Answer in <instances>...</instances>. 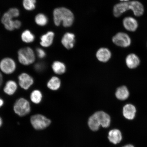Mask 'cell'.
Listing matches in <instances>:
<instances>
[{"label": "cell", "instance_id": "6da1fadb", "mask_svg": "<svg viewBox=\"0 0 147 147\" xmlns=\"http://www.w3.org/2000/svg\"><path fill=\"white\" fill-rule=\"evenodd\" d=\"M131 10L136 16H142L144 12V8L140 2L138 1L122 2L114 7L113 13L116 17H119L123 13L129 10Z\"/></svg>", "mask_w": 147, "mask_h": 147}, {"label": "cell", "instance_id": "7a4b0ae2", "mask_svg": "<svg viewBox=\"0 0 147 147\" xmlns=\"http://www.w3.org/2000/svg\"><path fill=\"white\" fill-rule=\"evenodd\" d=\"M53 18L55 24L59 26L62 23L64 27H69L74 21V16L69 9L60 7L55 9L53 11Z\"/></svg>", "mask_w": 147, "mask_h": 147}, {"label": "cell", "instance_id": "3957f363", "mask_svg": "<svg viewBox=\"0 0 147 147\" xmlns=\"http://www.w3.org/2000/svg\"><path fill=\"white\" fill-rule=\"evenodd\" d=\"M18 57L20 63L25 65L33 63L36 59L34 51L29 47L20 49L18 52Z\"/></svg>", "mask_w": 147, "mask_h": 147}, {"label": "cell", "instance_id": "277c9868", "mask_svg": "<svg viewBox=\"0 0 147 147\" xmlns=\"http://www.w3.org/2000/svg\"><path fill=\"white\" fill-rule=\"evenodd\" d=\"M14 112L20 116L23 117L30 113V107L28 101L24 98L18 99L14 106Z\"/></svg>", "mask_w": 147, "mask_h": 147}, {"label": "cell", "instance_id": "5b68a950", "mask_svg": "<svg viewBox=\"0 0 147 147\" xmlns=\"http://www.w3.org/2000/svg\"><path fill=\"white\" fill-rule=\"evenodd\" d=\"M31 124L35 129L41 130L49 126L51 123L50 119L41 115L32 116L30 119Z\"/></svg>", "mask_w": 147, "mask_h": 147}, {"label": "cell", "instance_id": "8992f818", "mask_svg": "<svg viewBox=\"0 0 147 147\" xmlns=\"http://www.w3.org/2000/svg\"><path fill=\"white\" fill-rule=\"evenodd\" d=\"M112 40L115 45L123 47H127L131 43V40L129 36L123 32L117 33L113 37Z\"/></svg>", "mask_w": 147, "mask_h": 147}, {"label": "cell", "instance_id": "52a82bcc", "mask_svg": "<svg viewBox=\"0 0 147 147\" xmlns=\"http://www.w3.org/2000/svg\"><path fill=\"white\" fill-rule=\"evenodd\" d=\"M0 69L5 74H11L16 69L15 62L10 58L3 59L0 62Z\"/></svg>", "mask_w": 147, "mask_h": 147}, {"label": "cell", "instance_id": "ba28073f", "mask_svg": "<svg viewBox=\"0 0 147 147\" xmlns=\"http://www.w3.org/2000/svg\"><path fill=\"white\" fill-rule=\"evenodd\" d=\"M19 84L20 87L25 90H27L34 83V80L28 74L23 73L18 77Z\"/></svg>", "mask_w": 147, "mask_h": 147}, {"label": "cell", "instance_id": "9c48e42d", "mask_svg": "<svg viewBox=\"0 0 147 147\" xmlns=\"http://www.w3.org/2000/svg\"><path fill=\"white\" fill-rule=\"evenodd\" d=\"M62 45L68 49L73 48L75 43V36L72 33L67 32L64 35L61 40Z\"/></svg>", "mask_w": 147, "mask_h": 147}, {"label": "cell", "instance_id": "30bf717a", "mask_svg": "<svg viewBox=\"0 0 147 147\" xmlns=\"http://www.w3.org/2000/svg\"><path fill=\"white\" fill-rule=\"evenodd\" d=\"M123 23L125 28L129 32H135L138 26L137 20L131 17L125 18L123 20Z\"/></svg>", "mask_w": 147, "mask_h": 147}, {"label": "cell", "instance_id": "8fae6325", "mask_svg": "<svg viewBox=\"0 0 147 147\" xmlns=\"http://www.w3.org/2000/svg\"><path fill=\"white\" fill-rule=\"evenodd\" d=\"M111 57V53L109 49L102 47L99 49L96 53V57L99 61L106 62L109 61Z\"/></svg>", "mask_w": 147, "mask_h": 147}, {"label": "cell", "instance_id": "7c38bea8", "mask_svg": "<svg viewBox=\"0 0 147 147\" xmlns=\"http://www.w3.org/2000/svg\"><path fill=\"white\" fill-rule=\"evenodd\" d=\"M54 33L52 32H49L42 35L40 38V45L43 47H50L52 45L54 38Z\"/></svg>", "mask_w": 147, "mask_h": 147}, {"label": "cell", "instance_id": "4fadbf2b", "mask_svg": "<svg viewBox=\"0 0 147 147\" xmlns=\"http://www.w3.org/2000/svg\"><path fill=\"white\" fill-rule=\"evenodd\" d=\"M95 114L98 117L100 125L104 128H107L109 126L110 118L109 115L102 111H97Z\"/></svg>", "mask_w": 147, "mask_h": 147}, {"label": "cell", "instance_id": "5bb4252c", "mask_svg": "<svg viewBox=\"0 0 147 147\" xmlns=\"http://www.w3.org/2000/svg\"><path fill=\"white\" fill-rule=\"evenodd\" d=\"M136 112V110L135 107L131 104H126L123 109V114L124 117L128 119H134Z\"/></svg>", "mask_w": 147, "mask_h": 147}, {"label": "cell", "instance_id": "9a60e30c", "mask_svg": "<svg viewBox=\"0 0 147 147\" xmlns=\"http://www.w3.org/2000/svg\"><path fill=\"white\" fill-rule=\"evenodd\" d=\"M139 59L137 55L132 54L128 55L126 59L127 65L130 69H134L139 65Z\"/></svg>", "mask_w": 147, "mask_h": 147}, {"label": "cell", "instance_id": "2e32d148", "mask_svg": "<svg viewBox=\"0 0 147 147\" xmlns=\"http://www.w3.org/2000/svg\"><path fill=\"white\" fill-rule=\"evenodd\" d=\"M8 13H5L1 18V22L4 26L5 28L9 31H12L15 29L14 27V20Z\"/></svg>", "mask_w": 147, "mask_h": 147}, {"label": "cell", "instance_id": "e0dca14e", "mask_svg": "<svg viewBox=\"0 0 147 147\" xmlns=\"http://www.w3.org/2000/svg\"><path fill=\"white\" fill-rule=\"evenodd\" d=\"M108 138L110 142L117 144L120 142L122 140V134L118 129L112 130L109 131Z\"/></svg>", "mask_w": 147, "mask_h": 147}, {"label": "cell", "instance_id": "ac0fdd59", "mask_svg": "<svg viewBox=\"0 0 147 147\" xmlns=\"http://www.w3.org/2000/svg\"><path fill=\"white\" fill-rule=\"evenodd\" d=\"M115 95L116 97L119 100H124L128 98L129 93L127 88L126 86H122L117 88Z\"/></svg>", "mask_w": 147, "mask_h": 147}, {"label": "cell", "instance_id": "d6986e66", "mask_svg": "<svg viewBox=\"0 0 147 147\" xmlns=\"http://www.w3.org/2000/svg\"><path fill=\"white\" fill-rule=\"evenodd\" d=\"M16 83L13 80H9L5 84L3 90L5 93L9 95H13L17 89Z\"/></svg>", "mask_w": 147, "mask_h": 147}, {"label": "cell", "instance_id": "ffe728a7", "mask_svg": "<svg viewBox=\"0 0 147 147\" xmlns=\"http://www.w3.org/2000/svg\"><path fill=\"white\" fill-rule=\"evenodd\" d=\"M53 71L56 74L61 75L65 72L66 66L63 63L60 61H56L53 62L52 65Z\"/></svg>", "mask_w": 147, "mask_h": 147}, {"label": "cell", "instance_id": "44dd1931", "mask_svg": "<svg viewBox=\"0 0 147 147\" xmlns=\"http://www.w3.org/2000/svg\"><path fill=\"white\" fill-rule=\"evenodd\" d=\"M88 125L93 131H97L100 125L98 117L95 113L90 117L88 121Z\"/></svg>", "mask_w": 147, "mask_h": 147}, {"label": "cell", "instance_id": "7402d4cb", "mask_svg": "<svg viewBox=\"0 0 147 147\" xmlns=\"http://www.w3.org/2000/svg\"><path fill=\"white\" fill-rule=\"evenodd\" d=\"M61 84L60 79L58 77H52L48 82L47 86L49 89L52 90H57L59 89Z\"/></svg>", "mask_w": 147, "mask_h": 147}, {"label": "cell", "instance_id": "603a6c76", "mask_svg": "<svg viewBox=\"0 0 147 147\" xmlns=\"http://www.w3.org/2000/svg\"><path fill=\"white\" fill-rule=\"evenodd\" d=\"M21 38L22 40L25 43H30L34 41L35 36L30 31L26 30L22 33Z\"/></svg>", "mask_w": 147, "mask_h": 147}, {"label": "cell", "instance_id": "cb8c5ba5", "mask_svg": "<svg viewBox=\"0 0 147 147\" xmlns=\"http://www.w3.org/2000/svg\"><path fill=\"white\" fill-rule=\"evenodd\" d=\"M35 21L38 25L43 26L47 25L48 22V19L45 14L39 13L36 16Z\"/></svg>", "mask_w": 147, "mask_h": 147}, {"label": "cell", "instance_id": "d4e9b609", "mask_svg": "<svg viewBox=\"0 0 147 147\" xmlns=\"http://www.w3.org/2000/svg\"><path fill=\"white\" fill-rule=\"evenodd\" d=\"M42 97V95L41 92L38 90H35L31 94V100L35 104L39 103L41 102Z\"/></svg>", "mask_w": 147, "mask_h": 147}, {"label": "cell", "instance_id": "484cf974", "mask_svg": "<svg viewBox=\"0 0 147 147\" xmlns=\"http://www.w3.org/2000/svg\"><path fill=\"white\" fill-rule=\"evenodd\" d=\"M36 0H23V6L26 10L32 11L36 8Z\"/></svg>", "mask_w": 147, "mask_h": 147}, {"label": "cell", "instance_id": "4316f807", "mask_svg": "<svg viewBox=\"0 0 147 147\" xmlns=\"http://www.w3.org/2000/svg\"><path fill=\"white\" fill-rule=\"evenodd\" d=\"M7 12L12 18H17L20 15L19 10L16 8H11L9 9Z\"/></svg>", "mask_w": 147, "mask_h": 147}, {"label": "cell", "instance_id": "83f0119b", "mask_svg": "<svg viewBox=\"0 0 147 147\" xmlns=\"http://www.w3.org/2000/svg\"><path fill=\"white\" fill-rule=\"evenodd\" d=\"M45 66L44 64L42 63H36L34 66V69L36 71L38 72H41L45 69Z\"/></svg>", "mask_w": 147, "mask_h": 147}, {"label": "cell", "instance_id": "f1b7e54d", "mask_svg": "<svg viewBox=\"0 0 147 147\" xmlns=\"http://www.w3.org/2000/svg\"><path fill=\"white\" fill-rule=\"evenodd\" d=\"M36 53L38 57L40 58H43L46 56V54L45 51L43 49L41 48L37 49Z\"/></svg>", "mask_w": 147, "mask_h": 147}, {"label": "cell", "instance_id": "f546056e", "mask_svg": "<svg viewBox=\"0 0 147 147\" xmlns=\"http://www.w3.org/2000/svg\"><path fill=\"white\" fill-rule=\"evenodd\" d=\"M21 23L19 20H14V29H18L21 27Z\"/></svg>", "mask_w": 147, "mask_h": 147}, {"label": "cell", "instance_id": "4dcf8cb0", "mask_svg": "<svg viewBox=\"0 0 147 147\" xmlns=\"http://www.w3.org/2000/svg\"><path fill=\"white\" fill-rule=\"evenodd\" d=\"M3 82V78L2 75L0 73V87H1V86Z\"/></svg>", "mask_w": 147, "mask_h": 147}, {"label": "cell", "instance_id": "1f68e13d", "mask_svg": "<svg viewBox=\"0 0 147 147\" xmlns=\"http://www.w3.org/2000/svg\"><path fill=\"white\" fill-rule=\"evenodd\" d=\"M3 104V101L0 98V107L2 106Z\"/></svg>", "mask_w": 147, "mask_h": 147}, {"label": "cell", "instance_id": "d6a6232c", "mask_svg": "<svg viewBox=\"0 0 147 147\" xmlns=\"http://www.w3.org/2000/svg\"><path fill=\"white\" fill-rule=\"evenodd\" d=\"M123 147H134L133 145H130V144H129L126 145V146H125Z\"/></svg>", "mask_w": 147, "mask_h": 147}, {"label": "cell", "instance_id": "836d02e7", "mask_svg": "<svg viewBox=\"0 0 147 147\" xmlns=\"http://www.w3.org/2000/svg\"><path fill=\"white\" fill-rule=\"evenodd\" d=\"M2 124V119L0 117V126Z\"/></svg>", "mask_w": 147, "mask_h": 147}, {"label": "cell", "instance_id": "e575fe53", "mask_svg": "<svg viewBox=\"0 0 147 147\" xmlns=\"http://www.w3.org/2000/svg\"><path fill=\"white\" fill-rule=\"evenodd\" d=\"M122 2H127L129 1V0H120Z\"/></svg>", "mask_w": 147, "mask_h": 147}]
</instances>
